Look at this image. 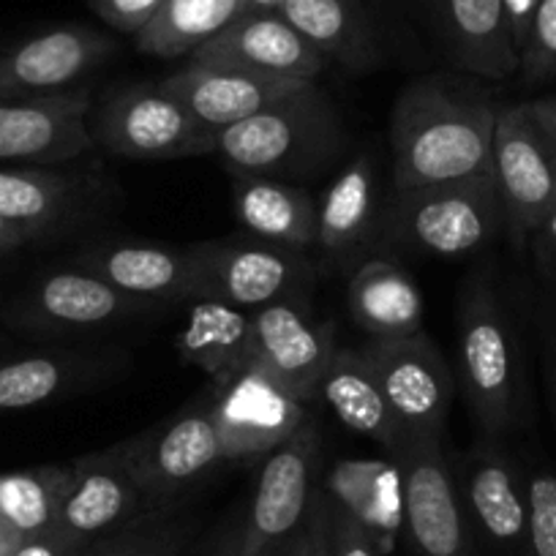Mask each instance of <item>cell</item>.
Listing matches in <instances>:
<instances>
[{
	"instance_id": "obj_36",
	"label": "cell",
	"mask_w": 556,
	"mask_h": 556,
	"mask_svg": "<svg viewBox=\"0 0 556 556\" xmlns=\"http://www.w3.org/2000/svg\"><path fill=\"white\" fill-rule=\"evenodd\" d=\"M529 556H556V475L534 469L527 475Z\"/></svg>"
},
{
	"instance_id": "obj_34",
	"label": "cell",
	"mask_w": 556,
	"mask_h": 556,
	"mask_svg": "<svg viewBox=\"0 0 556 556\" xmlns=\"http://www.w3.org/2000/svg\"><path fill=\"white\" fill-rule=\"evenodd\" d=\"M186 538L189 523L173 516L169 507H153L90 545L85 556H180Z\"/></svg>"
},
{
	"instance_id": "obj_17",
	"label": "cell",
	"mask_w": 556,
	"mask_h": 556,
	"mask_svg": "<svg viewBox=\"0 0 556 556\" xmlns=\"http://www.w3.org/2000/svg\"><path fill=\"white\" fill-rule=\"evenodd\" d=\"M227 462L211 406H194L164 426L139 434L137 478L148 507H169V500L200 483Z\"/></svg>"
},
{
	"instance_id": "obj_13",
	"label": "cell",
	"mask_w": 556,
	"mask_h": 556,
	"mask_svg": "<svg viewBox=\"0 0 556 556\" xmlns=\"http://www.w3.org/2000/svg\"><path fill=\"white\" fill-rule=\"evenodd\" d=\"M336 346L333 325L317 323L301 303L278 301L251 312L249 368L276 379L303 404L317 399Z\"/></svg>"
},
{
	"instance_id": "obj_35",
	"label": "cell",
	"mask_w": 556,
	"mask_h": 556,
	"mask_svg": "<svg viewBox=\"0 0 556 556\" xmlns=\"http://www.w3.org/2000/svg\"><path fill=\"white\" fill-rule=\"evenodd\" d=\"M521 72L527 85L556 79V0H540L532 28L521 47Z\"/></svg>"
},
{
	"instance_id": "obj_2",
	"label": "cell",
	"mask_w": 556,
	"mask_h": 556,
	"mask_svg": "<svg viewBox=\"0 0 556 556\" xmlns=\"http://www.w3.org/2000/svg\"><path fill=\"white\" fill-rule=\"evenodd\" d=\"M346 128L317 83L213 134V153L235 175L308 178L344 156Z\"/></svg>"
},
{
	"instance_id": "obj_43",
	"label": "cell",
	"mask_w": 556,
	"mask_h": 556,
	"mask_svg": "<svg viewBox=\"0 0 556 556\" xmlns=\"http://www.w3.org/2000/svg\"><path fill=\"white\" fill-rule=\"evenodd\" d=\"M205 556H243V523L224 534L216 543V548L207 551Z\"/></svg>"
},
{
	"instance_id": "obj_11",
	"label": "cell",
	"mask_w": 556,
	"mask_h": 556,
	"mask_svg": "<svg viewBox=\"0 0 556 556\" xmlns=\"http://www.w3.org/2000/svg\"><path fill=\"white\" fill-rule=\"evenodd\" d=\"M139 434L72 462L55 529L79 545H93L151 510L137 478Z\"/></svg>"
},
{
	"instance_id": "obj_42",
	"label": "cell",
	"mask_w": 556,
	"mask_h": 556,
	"mask_svg": "<svg viewBox=\"0 0 556 556\" xmlns=\"http://www.w3.org/2000/svg\"><path fill=\"white\" fill-rule=\"evenodd\" d=\"M527 112L532 115V121L538 123L540 131L554 142L556 148V96H540V99L523 101Z\"/></svg>"
},
{
	"instance_id": "obj_20",
	"label": "cell",
	"mask_w": 556,
	"mask_h": 556,
	"mask_svg": "<svg viewBox=\"0 0 556 556\" xmlns=\"http://www.w3.org/2000/svg\"><path fill=\"white\" fill-rule=\"evenodd\" d=\"M189 61L312 83L328 66V61L278 12H243L222 34L191 52Z\"/></svg>"
},
{
	"instance_id": "obj_24",
	"label": "cell",
	"mask_w": 556,
	"mask_h": 556,
	"mask_svg": "<svg viewBox=\"0 0 556 556\" xmlns=\"http://www.w3.org/2000/svg\"><path fill=\"white\" fill-rule=\"evenodd\" d=\"M325 494L374 538L382 556L404 529V489L395 458H346L328 472Z\"/></svg>"
},
{
	"instance_id": "obj_41",
	"label": "cell",
	"mask_w": 556,
	"mask_h": 556,
	"mask_svg": "<svg viewBox=\"0 0 556 556\" xmlns=\"http://www.w3.org/2000/svg\"><path fill=\"white\" fill-rule=\"evenodd\" d=\"M540 0H505V14H507V25H510V36L513 45H516L518 58H521V47L527 41L529 28H532L534 12H538Z\"/></svg>"
},
{
	"instance_id": "obj_37",
	"label": "cell",
	"mask_w": 556,
	"mask_h": 556,
	"mask_svg": "<svg viewBox=\"0 0 556 556\" xmlns=\"http://www.w3.org/2000/svg\"><path fill=\"white\" fill-rule=\"evenodd\" d=\"M330 518H333V505L319 485L314 489L312 505H308L301 527L270 556H330Z\"/></svg>"
},
{
	"instance_id": "obj_29",
	"label": "cell",
	"mask_w": 556,
	"mask_h": 556,
	"mask_svg": "<svg viewBox=\"0 0 556 556\" xmlns=\"http://www.w3.org/2000/svg\"><path fill=\"white\" fill-rule=\"evenodd\" d=\"M278 14L325 58L355 72L377 63L379 50L361 0H281Z\"/></svg>"
},
{
	"instance_id": "obj_19",
	"label": "cell",
	"mask_w": 556,
	"mask_h": 556,
	"mask_svg": "<svg viewBox=\"0 0 556 556\" xmlns=\"http://www.w3.org/2000/svg\"><path fill=\"white\" fill-rule=\"evenodd\" d=\"M74 265L96 273L126 295L156 306L202 298V276L191 249H169L137 240L93 243L74 256Z\"/></svg>"
},
{
	"instance_id": "obj_23",
	"label": "cell",
	"mask_w": 556,
	"mask_h": 556,
	"mask_svg": "<svg viewBox=\"0 0 556 556\" xmlns=\"http://www.w3.org/2000/svg\"><path fill=\"white\" fill-rule=\"evenodd\" d=\"M317 395H323L341 426H346L352 434L371 440L390 458H399L409 442L361 346H336Z\"/></svg>"
},
{
	"instance_id": "obj_48",
	"label": "cell",
	"mask_w": 556,
	"mask_h": 556,
	"mask_svg": "<svg viewBox=\"0 0 556 556\" xmlns=\"http://www.w3.org/2000/svg\"><path fill=\"white\" fill-rule=\"evenodd\" d=\"M551 393H554V412H556V371H554V390H551Z\"/></svg>"
},
{
	"instance_id": "obj_5",
	"label": "cell",
	"mask_w": 556,
	"mask_h": 556,
	"mask_svg": "<svg viewBox=\"0 0 556 556\" xmlns=\"http://www.w3.org/2000/svg\"><path fill=\"white\" fill-rule=\"evenodd\" d=\"M99 151L117 159H189L213 153V131L202 126L162 85H131L106 96L90 112Z\"/></svg>"
},
{
	"instance_id": "obj_33",
	"label": "cell",
	"mask_w": 556,
	"mask_h": 556,
	"mask_svg": "<svg viewBox=\"0 0 556 556\" xmlns=\"http://www.w3.org/2000/svg\"><path fill=\"white\" fill-rule=\"evenodd\" d=\"M68 480H72V462L0 472V518L20 538L50 532L58 523Z\"/></svg>"
},
{
	"instance_id": "obj_15",
	"label": "cell",
	"mask_w": 556,
	"mask_h": 556,
	"mask_svg": "<svg viewBox=\"0 0 556 556\" xmlns=\"http://www.w3.org/2000/svg\"><path fill=\"white\" fill-rule=\"evenodd\" d=\"M211 409L227 462H262L308 417L303 401L256 368L216 384Z\"/></svg>"
},
{
	"instance_id": "obj_12",
	"label": "cell",
	"mask_w": 556,
	"mask_h": 556,
	"mask_svg": "<svg viewBox=\"0 0 556 556\" xmlns=\"http://www.w3.org/2000/svg\"><path fill=\"white\" fill-rule=\"evenodd\" d=\"M319 458V429L308 415L301 429L262 458V472L243 521V556H270L306 516Z\"/></svg>"
},
{
	"instance_id": "obj_40",
	"label": "cell",
	"mask_w": 556,
	"mask_h": 556,
	"mask_svg": "<svg viewBox=\"0 0 556 556\" xmlns=\"http://www.w3.org/2000/svg\"><path fill=\"white\" fill-rule=\"evenodd\" d=\"M90 545H79L61 534L58 529L34 534V538H20V543L7 556H85Z\"/></svg>"
},
{
	"instance_id": "obj_1",
	"label": "cell",
	"mask_w": 556,
	"mask_h": 556,
	"mask_svg": "<svg viewBox=\"0 0 556 556\" xmlns=\"http://www.w3.org/2000/svg\"><path fill=\"white\" fill-rule=\"evenodd\" d=\"M500 106L475 79H412L390 115L393 191L489 173Z\"/></svg>"
},
{
	"instance_id": "obj_14",
	"label": "cell",
	"mask_w": 556,
	"mask_h": 556,
	"mask_svg": "<svg viewBox=\"0 0 556 556\" xmlns=\"http://www.w3.org/2000/svg\"><path fill=\"white\" fill-rule=\"evenodd\" d=\"M88 90L0 99V164L72 162L93 151Z\"/></svg>"
},
{
	"instance_id": "obj_8",
	"label": "cell",
	"mask_w": 556,
	"mask_h": 556,
	"mask_svg": "<svg viewBox=\"0 0 556 556\" xmlns=\"http://www.w3.org/2000/svg\"><path fill=\"white\" fill-rule=\"evenodd\" d=\"M361 352L406 440H442L456 399V379L426 330L404 339H371Z\"/></svg>"
},
{
	"instance_id": "obj_30",
	"label": "cell",
	"mask_w": 556,
	"mask_h": 556,
	"mask_svg": "<svg viewBox=\"0 0 556 556\" xmlns=\"http://www.w3.org/2000/svg\"><path fill=\"white\" fill-rule=\"evenodd\" d=\"M249 339L251 312L216 298H197L191 301L189 323L175 336V350L222 384L249 368Z\"/></svg>"
},
{
	"instance_id": "obj_28",
	"label": "cell",
	"mask_w": 556,
	"mask_h": 556,
	"mask_svg": "<svg viewBox=\"0 0 556 556\" xmlns=\"http://www.w3.org/2000/svg\"><path fill=\"white\" fill-rule=\"evenodd\" d=\"M85 194L77 175L45 164H0V216L30 240L66 224Z\"/></svg>"
},
{
	"instance_id": "obj_21",
	"label": "cell",
	"mask_w": 556,
	"mask_h": 556,
	"mask_svg": "<svg viewBox=\"0 0 556 556\" xmlns=\"http://www.w3.org/2000/svg\"><path fill=\"white\" fill-rule=\"evenodd\" d=\"M312 79H287L245 68L186 63L175 74L164 77L162 88L180 101L197 121L213 134L256 115L278 99L295 93Z\"/></svg>"
},
{
	"instance_id": "obj_26",
	"label": "cell",
	"mask_w": 556,
	"mask_h": 556,
	"mask_svg": "<svg viewBox=\"0 0 556 556\" xmlns=\"http://www.w3.org/2000/svg\"><path fill=\"white\" fill-rule=\"evenodd\" d=\"M377 167L368 151L355 153L317 202V245L336 262L366 249L377 232Z\"/></svg>"
},
{
	"instance_id": "obj_44",
	"label": "cell",
	"mask_w": 556,
	"mask_h": 556,
	"mask_svg": "<svg viewBox=\"0 0 556 556\" xmlns=\"http://www.w3.org/2000/svg\"><path fill=\"white\" fill-rule=\"evenodd\" d=\"M28 240V235H23L17 227H12L7 218L0 216V254H9V251L20 249V245H25Z\"/></svg>"
},
{
	"instance_id": "obj_4",
	"label": "cell",
	"mask_w": 556,
	"mask_h": 556,
	"mask_svg": "<svg viewBox=\"0 0 556 556\" xmlns=\"http://www.w3.org/2000/svg\"><path fill=\"white\" fill-rule=\"evenodd\" d=\"M458 388L483 437H505L518 420L521 368L510 317L491 278L467 281L458 306Z\"/></svg>"
},
{
	"instance_id": "obj_31",
	"label": "cell",
	"mask_w": 556,
	"mask_h": 556,
	"mask_svg": "<svg viewBox=\"0 0 556 556\" xmlns=\"http://www.w3.org/2000/svg\"><path fill=\"white\" fill-rule=\"evenodd\" d=\"M112 361L79 352L28 355L0 363V412H20L79 390L110 371Z\"/></svg>"
},
{
	"instance_id": "obj_45",
	"label": "cell",
	"mask_w": 556,
	"mask_h": 556,
	"mask_svg": "<svg viewBox=\"0 0 556 556\" xmlns=\"http://www.w3.org/2000/svg\"><path fill=\"white\" fill-rule=\"evenodd\" d=\"M534 238H538L540 249H543L545 254L556 262V211L551 213L543 224H540V229L534 232Z\"/></svg>"
},
{
	"instance_id": "obj_6",
	"label": "cell",
	"mask_w": 556,
	"mask_h": 556,
	"mask_svg": "<svg viewBox=\"0 0 556 556\" xmlns=\"http://www.w3.org/2000/svg\"><path fill=\"white\" fill-rule=\"evenodd\" d=\"M491 173L507 235L516 249H523L556 211V148L532 121L523 101L496 112Z\"/></svg>"
},
{
	"instance_id": "obj_32",
	"label": "cell",
	"mask_w": 556,
	"mask_h": 556,
	"mask_svg": "<svg viewBox=\"0 0 556 556\" xmlns=\"http://www.w3.org/2000/svg\"><path fill=\"white\" fill-rule=\"evenodd\" d=\"M245 12V0H164L156 17L134 36L142 55H191Z\"/></svg>"
},
{
	"instance_id": "obj_27",
	"label": "cell",
	"mask_w": 556,
	"mask_h": 556,
	"mask_svg": "<svg viewBox=\"0 0 556 556\" xmlns=\"http://www.w3.org/2000/svg\"><path fill=\"white\" fill-rule=\"evenodd\" d=\"M352 319L371 339H404L424 330V295L415 278L393 260H366L346 287Z\"/></svg>"
},
{
	"instance_id": "obj_10",
	"label": "cell",
	"mask_w": 556,
	"mask_h": 556,
	"mask_svg": "<svg viewBox=\"0 0 556 556\" xmlns=\"http://www.w3.org/2000/svg\"><path fill=\"white\" fill-rule=\"evenodd\" d=\"M202 276V298L260 312L278 301H292L308 285L312 265L301 251L281 249L265 240H207L191 245Z\"/></svg>"
},
{
	"instance_id": "obj_46",
	"label": "cell",
	"mask_w": 556,
	"mask_h": 556,
	"mask_svg": "<svg viewBox=\"0 0 556 556\" xmlns=\"http://www.w3.org/2000/svg\"><path fill=\"white\" fill-rule=\"evenodd\" d=\"M17 543H20V534L14 532L3 518H0V556H7Z\"/></svg>"
},
{
	"instance_id": "obj_9",
	"label": "cell",
	"mask_w": 556,
	"mask_h": 556,
	"mask_svg": "<svg viewBox=\"0 0 556 556\" xmlns=\"http://www.w3.org/2000/svg\"><path fill=\"white\" fill-rule=\"evenodd\" d=\"M453 475L480 554L529 556L527 475L518 472L500 440L480 434Z\"/></svg>"
},
{
	"instance_id": "obj_18",
	"label": "cell",
	"mask_w": 556,
	"mask_h": 556,
	"mask_svg": "<svg viewBox=\"0 0 556 556\" xmlns=\"http://www.w3.org/2000/svg\"><path fill=\"white\" fill-rule=\"evenodd\" d=\"M115 52V41L88 25H61L0 52V99L68 90Z\"/></svg>"
},
{
	"instance_id": "obj_39",
	"label": "cell",
	"mask_w": 556,
	"mask_h": 556,
	"mask_svg": "<svg viewBox=\"0 0 556 556\" xmlns=\"http://www.w3.org/2000/svg\"><path fill=\"white\" fill-rule=\"evenodd\" d=\"M333 505V502H330ZM330 556H382L371 534L350 516L333 505L330 518Z\"/></svg>"
},
{
	"instance_id": "obj_38",
	"label": "cell",
	"mask_w": 556,
	"mask_h": 556,
	"mask_svg": "<svg viewBox=\"0 0 556 556\" xmlns=\"http://www.w3.org/2000/svg\"><path fill=\"white\" fill-rule=\"evenodd\" d=\"M90 3L110 28L137 36L156 17L164 0H90Z\"/></svg>"
},
{
	"instance_id": "obj_7",
	"label": "cell",
	"mask_w": 556,
	"mask_h": 556,
	"mask_svg": "<svg viewBox=\"0 0 556 556\" xmlns=\"http://www.w3.org/2000/svg\"><path fill=\"white\" fill-rule=\"evenodd\" d=\"M404 534L412 556H480L442 440L417 437L401 456Z\"/></svg>"
},
{
	"instance_id": "obj_3",
	"label": "cell",
	"mask_w": 556,
	"mask_h": 556,
	"mask_svg": "<svg viewBox=\"0 0 556 556\" xmlns=\"http://www.w3.org/2000/svg\"><path fill=\"white\" fill-rule=\"evenodd\" d=\"M505 229L494 173L393 191L382 243L431 260L483 251Z\"/></svg>"
},
{
	"instance_id": "obj_16",
	"label": "cell",
	"mask_w": 556,
	"mask_h": 556,
	"mask_svg": "<svg viewBox=\"0 0 556 556\" xmlns=\"http://www.w3.org/2000/svg\"><path fill=\"white\" fill-rule=\"evenodd\" d=\"M156 303L139 301L106 285L85 267H61L41 276L17 303V319L41 333H90L151 314Z\"/></svg>"
},
{
	"instance_id": "obj_22",
	"label": "cell",
	"mask_w": 556,
	"mask_h": 556,
	"mask_svg": "<svg viewBox=\"0 0 556 556\" xmlns=\"http://www.w3.org/2000/svg\"><path fill=\"white\" fill-rule=\"evenodd\" d=\"M447 55L475 79L502 83L521 66L505 0H431Z\"/></svg>"
},
{
	"instance_id": "obj_47",
	"label": "cell",
	"mask_w": 556,
	"mask_h": 556,
	"mask_svg": "<svg viewBox=\"0 0 556 556\" xmlns=\"http://www.w3.org/2000/svg\"><path fill=\"white\" fill-rule=\"evenodd\" d=\"M281 0H245V12H278Z\"/></svg>"
},
{
	"instance_id": "obj_25",
	"label": "cell",
	"mask_w": 556,
	"mask_h": 556,
	"mask_svg": "<svg viewBox=\"0 0 556 556\" xmlns=\"http://www.w3.org/2000/svg\"><path fill=\"white\" fill-rule=\"evenodd\" d=\"M232 211L249 238L292 251L317 245V202L301 186L260 175H235Z\"/></svg>"
}]
</instances>
